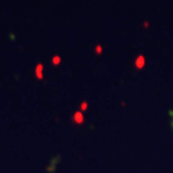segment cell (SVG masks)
I'll return each instance as SVG.
<instances>
[{"label": "cell", "mask_w": 173, "mask_h": 173, "mask_svg": "<svg viewBox=\"0 0 173 173\" xmlns=\"http://www.w3.org/2000/svg\"><path fill=\"white\" fill-rule=\"evenodd\" d=\"M95 53H97V55H101V53H102V46H101V45H97V46H95Z\"/></svg>", "instance_id": "cell-3"}, {"label": "cell", "mask_w": 173, "mask_h": 173, "mask_svg": "<svg viewBox=\"0 0 173 173\" xmlns=\"http://www.w3.org/2000/svg\"><path fill=\"white\" fill-rule=\"evenodd\" d=\"M144 64H146V59H144V56H143V55H139V56H137V59H136V68H137V69H141V68L144 66Z\"/></svg>", "instance_id": "cell-1"}, {"label": "cell", "mask_w": 173, "mask_h": 173, "mask_svg": "<svg viewBox=\"0 0 173 173\" xmlns=\"http://www.w3.org/2000/svg\"><path fill=\"white\" fill-rule=\"evenodd\" d=\"M59 62H61V56H53L52 58V64H53V65H58Z\"/></svg>", "instance_id": "cell-2"}]
</instances>
